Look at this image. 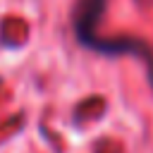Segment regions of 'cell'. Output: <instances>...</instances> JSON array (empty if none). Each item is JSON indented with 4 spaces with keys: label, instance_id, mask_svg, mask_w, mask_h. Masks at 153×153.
I'll use <instances>...</instances> for the list:
<instances>
[{
    "label": "cell",
    "instance_id": "cell-1",
    "mask_svg": "<svg viewBox=\"0 0 153 153\" xmlns=\"http://www.w3.org/2000/svg\"><path fill=\"white\" fill-rule=\"evenodd\" d=\"M105 10V0H81L76 12H74V36L81 45L108 53V55H122V53H134L136 43L134 41H103L96 36L98 19Z\"/></svg>",
    "mask_w": 153,
    "mask_h": 153
}]
</instances>
